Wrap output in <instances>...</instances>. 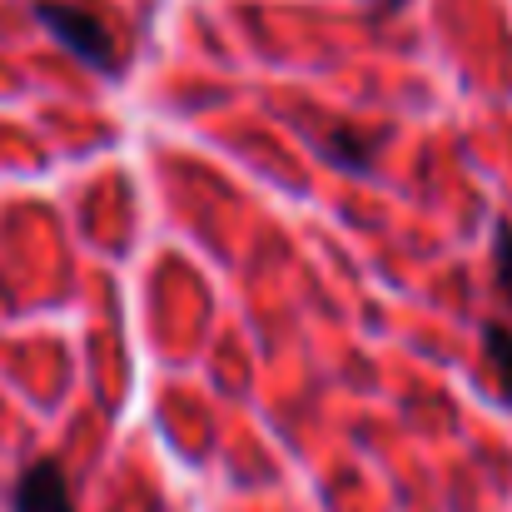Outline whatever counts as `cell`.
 Here are the masks:
<instances>
[{"mask_svg": "<svg viewBox=\"0 0 512 512\" xmlns=\"http://www.w3.org/2000/svg\"><path fill=\"white\" fill-rule=\"evenodd\" d=\"M314 135V150L334 165V170H348V174H368L378 150H383V135L378 130H358V125H339L329 120L324 130H309Z\"/></svg>", "mask_w": 512, "mask_h": 512, "instance_id": "obj_3", "label": "cell"}, {"mask_svg": "<svg viewBox=\"0 0 512 512\" xmlns=\"http://www.w3.org/2000/svg\"><path fill=\"white\" fill-rule=\"evenodd\" d=\"M483 363H488V378L498 388V398L512 408V324H483Z\"/></svg>", "mask_w": 512, "mask_h": 512, "instance_id": "obj_4", "label": "cell"}, {"mask_svg": "<svg viewBox=\"0 0 512 512\" xmlns=\"http://www.w3.org/2000/svg\"><path fill=\"white\" fill-rule=\"evenodd\" d=\"M368 5H373V10H383V15H388V10H403V5H408V0H368Z\"/></svg>", "mask_w": 512, "mask_h": 512, "instance_id": "obj_6", "label": "cell"}, {"mask_svg": "<svg viewBox=\"0 0 512 512\" xmlns=\"http://www.w3.org/2000/svg\"><path fill=\"white\" fill-rule=\"evenodd\" d=\"M10 512H75L65 468L55 458H35L30 468H20V478L10 488Z\"/></svg>", "mask_w": 512, "mask_h": 512, "instance_id": "obj_2", "label": "cell"}, {"mask_svg": "<svg viewBox=\"0 0 512 512\" xmlns=\"http://www.w3.org/2000/svg\"><path fill=\"white\" fill-rule=\"evenodd\" d=\"M493 279H498V294L512 309V224H498L493 234Z\"/></svg>", "mask_w": 512, "mask_h": 512, "instance_id": "obj_5", "label": "cell"}, {"mask_svg": "<svg viewBox=\"0 0 512 512\" xmlns=\"http://www.w3.org/2000/svg\"><path fill=\"white\" fill-rule=\"evenodd\" d=\"M35 20L95 75H120L125 70V55H120L115 35L105 30V20L95 10H80V5H65V0H35Z\"/></svg>", "mask_w": 512, "mask_h": 512, "instance_id": "obj_1", "label": "cell"}]
</instances>
